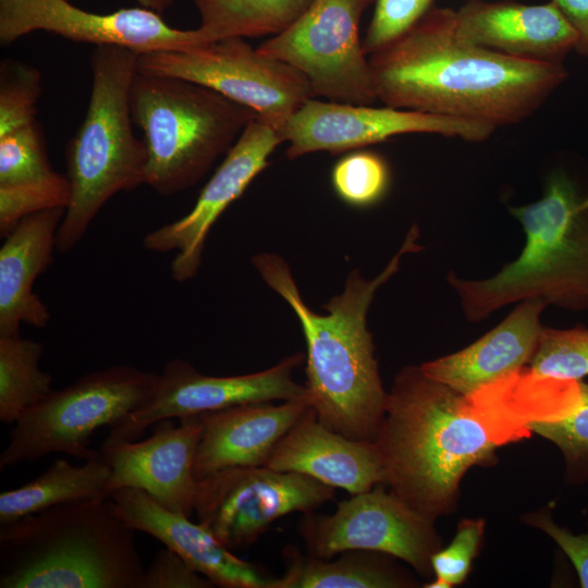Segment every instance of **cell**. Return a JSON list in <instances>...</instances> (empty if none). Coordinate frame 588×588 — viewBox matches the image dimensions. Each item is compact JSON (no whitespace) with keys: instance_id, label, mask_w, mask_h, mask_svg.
<instances>
[{"instance_id":"2e32d148","label":"cell","mask_w":588,"mask_h":588,"mask_svg":"<svg viewBox=\"0 0 588 588\" xmlns=\"http://www.w3.org/2000/svg\"><path fill=\"white\" fill-rule=\"evenodd\" d=\"M281 143L277 130L254 119L224 156L193 208L176 221L144 236L143 245L147 250L174 253L170 266L173 280L185 282L196 277L210 229L267 168L269 157Z\"/></svg>"},{"instance_id":"277c9868","label":"cell","mask_w":588,"mask_h":588,"mask_svg":"<svg viewBox=\"0 0 588 588\" xmlns=\"http://www.w3.org/2000/svg\"><path fill=\"white\" fill-rule=\"evenodd\" d=\"M135 530L109 498L0 524V588H140Z\"/></svg>"},{"instance_id":"8fae6325","label":"cell","mask_w":588,"mask_h":588,"mask_svg":"<svg viewBox=\"0 0 588 588\" xmlns=\"http://www.w3.org/2000/svg\"><path fill=\"white\" fill-rule=\"evenodd\" d=\"M333 497V487L303 474L230 467L197 480L194 512L229 550H245L275 519L309 514Z\"/></svg>"},{"instance_id":"f35d334b","label":"cell","mask_w":588,"mask_h":588,"mask_svg":"<svg viewBox=\"0 0 588 588\" xmlns=\"http://www.w3.org/2000/svg\"><path fill=\"white\" fill-rule=\"evenodd\" d=\"M138 4L144 8L157 11L162 13L169 9L175 0H135Z\"/></svg>"},{"instance_id":"ab89813d","label":"cell","mask_w":588,"mask_h":588,"mask_svg":"<svg viewBox=\"0 0 588 588\" xmlns=\"http://www.w3.org/2000/svg\"><path fill=\"white\" fill-rule=\"evenodd\" d=\"M427 588H451V586L442 579L436 578L433 581L425 585Z\"/></svg>"},{"instance_id":"d4e9b609","label":"cell","mask_w":588,"mask_h":588,"mask_svg":"<svg viewBox=\"0 0 588 588\" xmlns=\"http://www.w3.org/2000/svg\"><path fill=\"white\" fill-rule=\"evenodd\" d=\"M335 560L303 555L286 549V568L271 578L269 588H399L409 581L379 552L351 550Z\"/></svg>"},{"instance_id":"1f68e13d","label":"cell","mask_w":588,"mask_h":588,"mask_svg":"<svg viewBox=\"0 0 588 588\" xmlns=\"http://www.w3.org/2000/svg\"><path fill=\"white\" fill-rule=\"evenodd\" d=\"M41 74L27 63L3 59L0 63V136L36 120Z\"/></svg>"},{"instance_id":"9a60e30c","label":"cell","mask_w":588,"mask_h":588,"mask_svg":"<svg viewBox=\"0 0 588 588\" xmlns=\"http://www.w3.org/2000/svg\"><path fill=\"white\" fill-rule=\"evenodd\" d=\"M37 30L95 47H124L139 54L182 51L206 44L198 28L171 27L159 12L144 7L97 13L69 0H0L1 45Z\"/></svg>"},{"instance_id":"44dd1931","label":"cell","mask_w":588,"mask_h":588,"mask_svg":"<svg viewBox=\"0 0 588 588\" xmlns=\"http://www.w3.org/2000/svg\"><path fill=\"white\" fill-rule=\"evenodd\" d=\"M305 400L248 403L198 414L203 431L197 480L230 467L265 466L279 441L306 412Z\"/></svg>"},{"instance_id":"4316f807","label":"cell","mask_w":588,"mask_h":588,"mask_svg":"<svg viewBox=\"0 0 588 588\" xmlns=\"http://www.w3.org/2000/svg\"><path fill=\"white\" fill-rule=\"evenodd\" d=\"M42 353L37 341L0 335V421L15 424L52 391V376L39 366Z\"/></svg>"},{"instance_id":"ac0fdd59","label":"cell","mask_w":588,"mask_h":588,"mask_svg":"<svg viewBox=\"0 0 588 588\" xmlns=\"http://www.w3.org/2000/svg\"><path fill=\"white\" fill-rule=\"evenodd\" d=\"M456 15V34L469 44L522 60L563 64L578 35L551 1L469 0Z\"/></svg>"},{"instance_id":"ffe728a7","label":"cell","mask_w":588,"mask_h":588,"mask_svg":"<svg viewBox=\"0 0 588 588\" xmlns=\"http://www.w3.org/2000/svg\"><path fill=\"white\" fill-rule=\"evenodd\" d=\"M265 466L313 477L351 495L385 483L376 443L329 429L310 406L279 441Z\"/></svg>"},{"instance_id":"6da1fadb","label":"cell","mask_w":588,"mask_h":588,"mask_svg":"<svg viewBox=\"0 0 588 588\" xmlns=\"http://www.w3.org/2000/svg\"><path fill=\"white\" fill-rule=\"evenodd\" d=\"M385 106L498 126L530 117L567 77L563 64L512 58L462 40L455 10L432 7L405 35L368 56Z\"/></svg>"},{"instance_id":"603a6c76","label":"cell","mask_w":588,"mask_h":588,"mask_svg":"<svg viewBox=\"0 0 588 588\" xmlns=\"http://www.w3.org/2000/svg\"><path fill=\"white\" fill-rule=\"evenodd\" d=\"M65 208L22 219L0 248V335L20 334L21 324L45 328L51 315L33 285L53 260Z\"/></svg>"},{"instance_id":"4dcf8cb0","label":"cell","mask_w":588,"mask_h":588,"mask_svg":"<svg viewBox=\"0 0 588 588\" xmlns=\"http://www.w3.org/2000/svg\"><path fill=\"white\" fill-rule=\"evenodd\" d=\"M331 183L335 194L346 204L368 207L385 195L390 170L385 160L368 150H354L333 167Z\"/></svg>"},{"instance_id":"8d00e7d4","label":"cell","mask_w":588,"mask_h":588,"mask_svg":"<svg viewBox=\"0 0 588 588\" xmlns=\"http://www.w3.org/2000/svg\"><path fill=\"white\" fill-rule=\"evenodd\" d=\"M527 522L543 530L560 546L575 567L580 587L588 588V532L573 534L568 528L555 524L548 512L531 514Z\"/></svg>"},{"instance_id":"ba28073f","label":"cell","mask_w":588,"mask_h":588,"mask_svg":"<svg viewBox=\"0 0 588 588\" xmlns=\"http://www.w3.org/2000/svg\"><path fill=\"white\" fill-rule=\"evenodd\" d=\"M158 375L128 365H114L52 390L13 424L0 454V469L35 462L51 453L88 461L99 456L89 438L145 405Z\"/></svg>"},{"instance_id":"e575fe53","label":"cell","mask_w":588,"mask_h":588,"mask_svg":"<svg viewBox=\"0 0 588 588\" xmlns=\"http://www.w3.org/2000/svg\"><path fill=\"white\" fill-rule=\"evenodd\" d=\"M483 530V519L460 522L451 543L431 556V568L436 578L444 580L451 587L462 584L477 555Z\"/></svg>"},{"instance_id":"8992f818","label":"cell","mask_w":588,"mask_h":588,"mask_svg":"<svg viewBox=\"0 0 588 588\" xmlns=\"http://www.w3.org/2000/svg\"><path fill=\"white\" fill-rule=\"evenodd\" d=\"M138 56L119 46L91 51L86 115L65 150L71 199L57 233L61 254L77 245L111 197L145 184L147 150L133 132L131 112Z\"/></svg>"},{"instance_id":"f546056e","label":"cell","mask_w":588,"mask_h":588,"mask_svg":"<svg viewBox=\"0 0 588 588\" xmlns=\"http://www.w3.org/2000/svg\"><path fill=\"white\" fill-rule=\"evenodd\" d=\"M529 364L539 376L580 381L588 376V329L543 327Z\"/></svg>"},{"instance_id":"7402d4cb","label":"cell","mask_w":588,"mask_h":588,"mask_svg":"<svg viewBox=\"0 0 588 588\" xmlns=\"http://www.w3.org/2000/svg\"><path fill=\"white\" fill-rule=\"evenodd\" d=\"M548 305L539 298L519 302L497 327L467 347L424 363L422 372L471 397L529 364L540 339V316Z\"/></svg>"},{"instance_id":"3957f363","label":"cell","mask_w":588,"mask_h":588,"mask_svg":"<svg viewBox=\"0 0 588 588\" xmlns=\"http://www.w3.org/2000/svg\"><path fill=\"white\" fill-rule=\"evenodd\" d=\"M478 416L470 397L404 367L373 440L390 491L431 520L449 513L466 470L494 458L498 442Z\"/></svg>"},{"instance_id":"d590c367","label":"cell","mask_w":588,"mask_h":588,"mask_svg":"<svg viewBox=\"0 0 588 588\" xmlns=\"http://www.w3.org/2000/svg\"><path fill=\"white\" fill-rule=\"evenodd\" d=\"M215 584L195 571L181 555L164 547L145 568L140 588H212Z\"/></svg>"},{"instance_id":"83f0119b","label":"cell","mask_w":588,"mask_h":588,"mask_svg":"<svg viewBox=\"0 0 588 588\" xmlns=\"http://www.w3.org/2000/svg\"><path fill=\"white\" fill-rule=\"evenodd\" d=\"M558 417L531 420L529 428L563 453L569 479H588V383L578 381L574 401Z\"/></svg>"},{"instance_id":"5bb4252c","label":"cell","mask_w":588,"mask_h":588,"mask_svg":"<svg viewBox=\"0 0 588 588\" xmlns=\"http://www.w3.org/2000/svg\"><path fill=\"white\" fill-rule=\"evenodd\" d=\"M302 362L303 355L294 354L262 371L217 377L199 372L186 360L172 359L158 375L149 401L113 424L106 441H136L148 427L167 418H182L248 403L307 401L306 387L293 379V372Z\"/></svg>"},{"instance_id":"7c38bea8","label":"cell","mask_w":588,"mask_h":588,"mask_svg":"<svg viewBox=\"0 0 588 588\" xmlns=\"http://www.w3.org/2000/svg\"><path fill=\"white\" fill-rule=\"evenodd\" d=\"M309 514L301 535L313 556L372 551L403 560L421 576L432 572L431 556L440 549L433 520L380 485L340 502L331 515Z\"/></svg>"},{"instance_id":"d6986e66","label":"cell","mask_w":588,"mask_h":588,"mask_svg":"<svg viewBox=\"0 0 588 588\" xmlns=\"http://www.w3.org/2000/svg\"><path fill=\"white\" fill-rule=\"evenodd\" d=\"M117 515L135 531L156 538L195 571L223 588H269L271 578L256 564L223 546L201 523L174 513L147 492L122 488L109 495Z\"/></svg>"},{"instance_id":"9c48e42d","label":"cell","mask_w":588,"mask_h":588,"mask_svg":"<svg viewBox=\"0 0 588 588\" xmlns=\"http://www.w3.org/2000/svg\"><path fill=\"white\" fill-rule=\"evenodd\" d=\"M137 71L180 77L211 88L250 108L259 121L277 131L314 98L302 72L260 53L242 37H228L182 51L142 53Z\"/></svg>"},{"instance_id":"e0dca14e","label":"cell","mask_w":588,"mask_h":588,"mask_svg":"<svg viewBox=\"0 0 588 588\" xmlns=\"http://www.w3.org/2000/svg\"><path fill=\"white\" fill-rule=\"evenodd\" d=\"M143 441H103L99 449L110 467L109 495L122 488L147 492L166 509L191 517L197 488L194 462L203 426L198 415L152 426Z\"/></svg>"},{"instance_id":"484cf974","label":"cell","mask_w":588,"mask_h":588,"mask_svg":"<svg viewBox=\"0 0 588 588\" xmlns=\"http://www.w3.org/2000/svg\"><path fill=\"white\" fill-rule=\"evenodd\" d=\"M206 42L228 37L275 36L295 23L314 0H191Z\"/></svg>"},{"instance_id":"7a4b0ae2","label":"cell","mask_w":588,"mask_h":588,"mask_svg":"<svg viewBox=\"0 0 588 588\" xmlns=\"http://www.w3.org/2000/svg\"><path fill=\"white\" fill-rule=\"evenodd\" d=\"M414 224L384 269L373 279L353 270L343 291L317 314L303 301L286 261L261 253L252 262L266 284L296 315L306 341V391L319 421L347 438L373 441L382 422L388 392L375 357L367 314L377 291L400 269L402 257L418 252Z\"/></svg>"},{"instance_id":"cb8c5ba5","label":"cell","mask_w":588,"mask_h":588,"mask_svg":"<svg viewBox=\"0 0 588 588\" xmlns=\"http://www.w3.org/2000/svg\"><path fill=\"white\" fill-rule=\"evenodd\" d=\"M109 477L110 467L101 453L81 466L58 458L27 483L1 492L0 524L68 502L109 498Z\"/></svg>"},{"instance_id":"f1b7e54d","label":"cell","mask_w":588,"mask_h":588,"mask_svg":"<svg viewBox=\"0 0 588 588\" xmlns=\"http://www.w3.org/2000/svg\"><path fill=\"white\" fill-rule=\"evenodd\" d=\"M71 199L69 177L52 173L28 182L0 185V234L5 237L24 218L53 208H66Z\"/></svg>"},{"instance_id":"30bf717a","label":"cell","mask_w":588,"mask_h":588,"mask_svg":"<svg viewBox=\"0 0 588 588\" xmlns=\"http://www.w3.org/2000/svg\"><path fill=\"white\" fill-rule=\"evenodd\" d=\"M375 0H314L284 32L258 46L267 57L286 62L308 79L314 98L372 105L377 95L359 24Z\"/></svg>"},{"instance_id":"52a82bcc","label":"cell","mask_w":588,"mask_h":588,"mask_svg":"<svg viewBox=\"0 0 588 588\" xmlns=\"http://www.w3.org/2000/svg\"><path fill=\"white\" fill-rule=\"evenodd\" d=\"M131 112L147 150L145 184L162 196L199 182L257 118L250 108L206 86L138 72Z\"/></svg>"},{"instance_id":"836d02e7","label":"cell","mask_w":588,"mask_h":588,"mask_svg":"<svg viewBox=\"0 0 588 588\" xmlns=\"http://www.w3.org/2000/svg\"><path fill=\"white\" fill-rule=\"evenodd\" d=\"M433 0H375V10L363 41L369 54L409 32L432 8Z\"/></svg>"},{"instance_id":"74e56055","label":"cell","mask_w":588,"mask_h":588,"mask_svg":"<svg viewBox=\"0 0 588 588\" xmlns=\"http://www.w3.org/2000/svg\"><path fill=\"white\" fill-rule=\"evenodd\" d=\"M578 35L575 50L588 57V0H552Z\"/></svg>"},{"instance_id":"4fadbf2b","label":"cell","mask_w":588,"mask_h":588,"mask_svg":"<svg viewBox=\"0 0 588 588\" xmlns=\"http://www.w3.org/2000/svg\"><path fill=\"white\" fill-rule=\"evenodd\" d=\"M494 130L488 123L448 115L310 98L278 133L287 143L286 157L294 160L318 151L347 152L411 133L482 142Z\"/></svg>"},{"instance_id":"d6a6232c","label":"cell","mask_w":588,"mask_h":588,"mask_svg":"<svg viewBox=\"0 0 588 588\" xmlns=\"http://www.w3.org/2000/svg\"><path fill=\"white\" fill-rule=\"evenodd\" d=\"M53 171L37 120L0 136V185L37 180Z\"/></svg>"},{"instance_id":"5b68a950","label":"cell","mask_w":588,"mask_h":588,"mask_svg":"<svg viewBox=\"0 0 588 588\" xmlns=\"http://www.w3.org/2000/svg\"><path fill=\"white\" fill-rule=\"evenodd\" d=\"M510 212L526 235L520 255L491 278L467 280L452 271L446 277L465 318L481 322L504 306L534 298L588 310V198L555 171L539 200Z\"/></svg>"}]
</instances>
